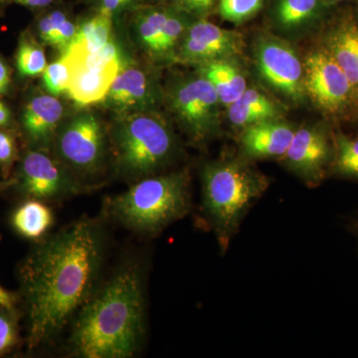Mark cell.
Returning a JSON list of instances; mask_svg holds the SVG:
<instances>
[{
  "instance_id": "31",
  "label": "cell",
  "mask_w": 358,
  "mask_h": 358,
  "mask_svg": "<svg viewBox=\"0 0 358 358\" xmlns=\"http://www.w3.org/2000/svg\"><path fill=\"white\" fill-rule=\"evenodd\" d=\"M17 160L18 147L15 136L8 129H0V171L3 178L10 176Z\"/></svg>"
},
{
  "instance_id": "28",
  "label": "cell",
  "mask_w": 358,
  "mask_h": 358,
  "mask_svg": "<svg viewBox=\"0 0 358 358\" xmlns=\"http://www.w3.org/2000/svg\"><path fill=\"white\" fill-rule=\"evenodd\" d=\"M70 79L71 63L64 52L57 61L47 65L42 74V83L47 93L56 96L67 93Z\"/></svg>"
},
{
  "instance_id": "27",
  "label": "cell",
  "mask_w": 358,
  "mask_h": 358,
  "mask_svg": "<svg viewBox=\"0 0 358 358\" xmlns=\"http://www.w3.org/2000/svg\"><path fill=\"white\" fill-rule=\"evenodd\" d=\"M195 17L173 6L157 44L155 57L173 59L174 52Z\"/></svg>"
},
{
  "instance_id": "15",
  "label": "cell",
  "mask_w": 358,
  "mask_h": 358,
  "mask_svg": "<svg viewBox=\"0 0 358 358\" xmlns=\"http://www.w3.org/2000/svg\"><path fill=\"white\" fill-rule=\"evenodd\" d=\"M320 43L345 72L358 99L357 10H345L329 17L322 30Z\"/></svg>"
},
{
  "instance_id": "11",
  "label": "cell",
  "mask_w": 358,
  "mask_h": 358,
  "mask_svg": "<svg viewBox=\"0 0 358 358\" xmlns=\"http://www.w3.org/2000/svg\"><path fill=\"white\" fill-rule=\"evenodd\" d=\"M254 58L257 72L268 88L292 103L307 99L305 67L291 44L272 35L261 36L257 40Z\"/></svg>"
},
{
  "instance_id": "37",
  "label": "cell",
  "mask_w": 358,
  "mask_h": 358,
  "mask_svg": "<svg viewBox=\"0 0 358 358\" xmlns=\"http://www.w3.org/2000/svg\"><path fill=\"white\" fill-rule=\"evenodd\" d=\"M18 296L0 286V307L15 308Z\"/></svg>"
},
{
  "instance_id": "32",
  "label": "cell",
  "mask_w": 358,
  "mask_h": 358,
  "mask_svg": "<svg viewBox=\"0 0 358 358\" xmlns=\"http://www.w3.org/2000/svg\"><path fill=\"white\" fill-rule=\"evenodd\" d=\"M215 0H171V6L195 18L202 17L211 10Z\"/></svg>"
},
{
  "instance_id": "4",
  "label": "cell",
  "mask_w": 358,
  "mask_h": 358,
  "mask_svg": "<svg viewBox=\"0 0 358 358\" xmlns=\"http://www.w3.org/2000/svg\"><path fill=\"white\" fill-rule=\"evenodd\" d=\"M190 176L187 171L155 174L136 181L126 192L107 202L110 215L124 227L154 235L190 210Z\"/></svg>"
},
{
  "instance_id": "24",
  "label": "cell",
  "mask_w": 358,
  "mask_h": 358,
  "mask_svg": "<svg viewBox=\"0 0 358 358\" xmlns=\"http://www.w3.org/2000/svg\"><path fill=\"white\" fill-rule=\"evenodd\" d=\"M113 21V14L96 9L95 13L78 25L76 37L71 44L93 51L103 48L112 42Z\"/></svg>"
},
{
  "instance_id": "18",
  "label": "cell",
  "mask_w": 358,
  "mask_h": 358,
  "mask_svg": "<svg viewBox=\"0 0 358 358\" xmlns=\"http://www.w3.org/2000/svg\"><path fill=\"white\" fill-rule=\"evenodd\" d=\"M294 131V127L281 117L250 126L240 134L242 155L250 160L281 159L293 141Z\"/></svg>"
},
{
  "instance_id": "2",
  "label": "cell",
  "mask_w": 358,
  "mask_h": 358,
  "mask_svg": "<svg viewBox=\"0 0 358 358\" xmlns=\"http://www.w3.org/2000/svg\"><path fill=\"white\" fill-rule=\"evenodd\" d=\"M145 334V298L138 268L128 265L96 289L75 317L71 345L79 357H133Z\"/></svg>"
},
{
  "instance_id": "21",
  "label": "cell",
  "mask_w": 358,
  "mask_h": 358,
  "mask_svg": "<svg viewBox=\"0 0 358 358\" xmlns=\"http://www.w3.org/2000/svg\"><path fill=\"white\" fill-rule=\"evenodd\" d=\"M173 6L155 4L134 8V29L136 41L150 55H155L157 44L169 20Z\"/></svg>"
},
{
  "instance_id": "25",
  "label": "cell",
  "mask_w": 358,
  "mask_h": 358,
  "mask_svg": "<svg viewBox=\"0 0 358 358\" xmlns=\"http://www.w3.org/2000/svg\"><path fill=\"white\" fill-rule=\"evenodd\" d=\"M334 147L331 178L358 182V136H350L334 128Z\"/></svg>"
},
{
  "instance_id": "26",
  "label": "cell",
  "mask_w": 358,
  "mask_h": 358,
  "mask_svg": "<svg viewBox=\"0 0 358 358\" xmlns=\"http://www.w3.org/2000/svg\"><path fill=\"white\" fill-rule=\"evenodd\" d=\"M47 65L43 46L32 34L23 32L20 35L15 53V67L18 76L26 79L42 76Z\"/></svg>"
},
{
  "instance_id": "6",
  "label": "cell",
  "mask_w": 358,
  "mask_h": 358,
  "mask_svg": "<svg viewBox=\"0 0 358 358\" xmlns=\"http://www.w3.org/2000/svg\"><path fill=\"white\" fill-rule=\"evenodd\" d=\"M305 91L315 107L334 124L358 119V99L345 72L320 43L308 52L305 63Z\"/></svg>"
},
{
  "instance_id": "34",
  "label": "cell",
  "mask_w": 358,
  "mask_h": 358,
  "mask_svg": "<svg viewBox=\"0 0 358 358\" xmlns=\"http://www.w3.org/2000/svg\"><path fill=\"white\" fill-rule=\"evenodd\" d=\"M13 88V71L0 53V98L8 95Z\"/></svg>"
},
{
  "instance_id": "41",
  "label": "cell",
  "mask_w": 358,
  "mask_h": 358,
  "mask_svg": "<svg viewBox=\"0 0 358 358\" xmlns=\"http://www.w3.org/2000/svg\"><path fill=\"white\" fill-rule=\"evenodd\" d=\"M357 13H358V0H357Z\"/></svg>"
},
{
  "instance_id": "7",
  "label": "cell",
  "mask_w": 358,
  "mask_h": 358,
  "mask_svg": "<svg viewBox=\"0 0 358 358\" xmlns=\"http://www.w3.org/2000/svg\"><path fill=\"white\" fill-rule=\"evenodd\" d=\"M164 99L192 143L203 145L220 134L222 103L208 80L199 73L173 80Z\"/></svg>"
},
{
  "instance_id": "14",
  "label": "cell",
  "mask_w": 358,
  "mask_h": 358,
  "mask_svg": "<svg viewBox=\"0 0 358 358\" xmlns=\"http://www.w3.org/2000/svg\"><path fill=\"white\" fill-rule=\"evenodd\" d=\"M103 101L117 117L152 112L157 110L164 101V92L148 71L138 67L122 68Z\"/></svg>"
},
{
  "instance_id": "19",
  "label": "cell",
  "mask_w": 358,
  "mask_h": 358,
  "mask_svg": "<svg viewBox=\"0 0 358 358\" xmlns=\"http://www.w3.org/2000/svg\"><path fill=\"white\" fill-rule=\"evenodd\" d=\"M199 73L212 85L224 107H229L248 88L243 71L232 58L217 59L199 65Z\"/></svg>"
},
{
  "instance_id": "39",
  "label": "cell",
  "mask_w": 358,
  "mask_h": 358,
  "mask_svg": "<svg viewBox=\"0 0 358 358\" xmlns=\"http://www.w3.org/2000/svg\"><path fill=\"white\" fill-rule=\"evenodd\" d=\"M348 1H353V0H324V3H326L327 6L331 7V8L338 6V4L343 3V2Z\"/></svg>"
},
{
  "instance_id": "3",
  "label": "cell",
  "mask_w": 358,
  "mask_h": 358,
  "mask_svg": "<svg viewBox=\"0 0 358 358\" xmlns=\"http://www.w3.org/2000/svg\"><path fill=\"white\" fill-rule=\"evenodd\" d=\"M202 205L225 254L250 209L268 187V179L243 155H224L201 171Z\"/></svg>"
},
{
  "instance_id": "20",
  "label": "cell",
  "mask_w": 358,
  "mask_h": 358,
  "mask_svg": "<svg viewBox=\"0 0 358 358\" xmlns=\"http://www.w3.org/2000/svg\"><path fill=\"white\" fill-rule=\"evenodd\" d=\"M227 117L235 128L244 129L258 122L281 117V109L265 93L251 87L227 107Z\"/></svg>"
},
{
  "instance_id": "9",
  "label": "cell",
  "mask_w": 358,
  "mask_h": 358,
  "mask_svg": "<svg viewBox=\"0 0 358 358\" xmlns=\"http://www.w3.org/2000/svg\"><path fill=\"white\" fill-rule=\"evenodd\" d=\"M64 53L71 63L68 96L80 106L93 105L105 100L122 69L119 49L114 42L96 51L71 44Z\"/></svg>"
},
{
  "instance_id": "8",
  "label": "cell",
  "mask_w": 358,
  "mask_h": 358,
  "mask_svg": "<svg viewBox=\"0 0 358 358\" xmlns=\"http://www.w3.org/2000/svg\"><path fill=\"white\" fill-rule=\"evenodd\" d=\"M53 141L59 160L71 173L94 176L103 169L107 138L102 122L93 113L73 115L61 124Z\"/></svg>"
},
{
  "instance_id": "5",
  "label": "cell",
  "mask_w": 358,
  "mask_h": 358,
  "mask_svg": "<svg viewBox=\"0 0 358 358\" xmlns=\"http://www.w3.org/2000/svg\"><path fill=\"white\" fill-rule=\"evenodd\" d=\"M115 171L141 180L169 166L178 152L171 124L157 110L119 115L110 131Z\"/></svg>"
},
{
  "instance_id": "23",
  "label": "cell",
  "mask_w": 358,
  "mask_h": 358,
  "mask_svg": "<svg viewBox=\"0 0 358 358\" xmlns=\"http://www.w3.org/2000/svg\"><path fill=\"white\" fill-rule=\"evenodd\" d=\"M36 31L40 41L64 52L76 37L78 25L63 9L57 8L39 16Z\"/></svg>"
},
{
  "instance_id": "12",
  "label": "cell",
  "mask_w": 358,
  "mask_h": 358,
  "mask_svg": "<svg viewBox=\"0 0 358 358\" xmlns=\"http://www.w3.org/2000/svg\"><path fill=\"white\" fill-rule=\"evenodd\" d=\"M13 185L25 199L58 200L81 192L69 169L43 148H30L18 164Z\"/></svg>"
},
{
  "instance_id": "10",
  "label": "cell",
  "mask_w": 358,
  "mask_h": 358,
  "mask_svg": "<svg viewBox=\"0 0 358 358\" xmlns=\"http://www.w3.org/2000/svg\"><path fill=\"white\" fill-rule=\"evenodd\" d=\"M334 150V128L331 122L308 124L296 129L281 162L308 187H317L331 178Z\"/></svg>"
},
{
  "instance_id": "29",
  "label": "cell",
  "mask_w": 358,
  "mask_h": 358,
  "mask_svg": "<svg viewBox=\"0 0 358 358\" xmlns=\"http://www.w3.org/2000/svg\"><path fill=\"white\" fill-rule=\"evenodd\" d=\"M267 0H219L218 13L228 22L240 24L260 13Z\"/></svg>"
},
{
  "instance_id": "16",
  "label": "cell",
  "mask_w": 358,
  "mask_h": 358,
  "mask_svg": "<svg viewBox=\"0 0 358 358\" xmlns=\"http://www.w3.org/2000/svg\"><path fill=\"white\" fill-rule=\"evenodd\" d=\"M64 117V106L50 94L28 96L20 113V128L31 148H44L53 143Z\"/></svg>"
},
{
  "instance_id": "38",
  "label": "cell",
  "mask_w": 358,
  "mask_h": 358,
  "mask_svg": "<svg viewBox=\"0 0 358 358\" xmlns=\"http://www.w3.org/2000/svg\"><path fill=\"white\" fill-rule=\"evenodd\" d=\"M346 228H348V230L350 231L353 236H355V239H357L358 245V212L348 219Z\"/></svg>"
},
{
  "instance_id": "17",
  "label": "cell",
  "mask_w": 358,
  "mask_h": 358,
  "mask_svg": "<svg viewBox=\"0 0 358 358\" xmlns=\"http://www.w3.org/2000/svg\"><path fill=\"white\" fill-rule=\"evenodd\" d=\"M331 9L324 0H271L268 13L278 31L299 36L324 26Z\"/></svg>"
},
{
  "instance_id": "35",
  "label": "cell",
  "mask_w": 358,
  "mask_h": 358,
  "mask_svg": "<svg viewBox=\"0 0 358 358\" xmlns=\"http://www.w3.org/2000/svg\"><path fill=\"white\" fill-rule=\"evenodd\" d=\"M10 3L18 4V6H24L26 8L32 9V10H43L53 6L56 0H6Z\"/></svg>"
},
{
  "instance_id": "1",
  "label": "cell",
  "mask_w": 358,
  "mask_h": 358,
  "mask_svg": "<svg viewBox=\"0 0 358 358\" xmlns=\"http://www.w3.org/2000/svg\"><path fill=\"white\" fill-rule=\"evenodd\" d=\"M105 247L102 225L83 218L30 252L20 268L29 350L60 333L96 291Z\"/></svg>"
},
{
  "instance_id": "13",
  "label": "cell",
  "mask_w": 358,
  "mask_h": 358,
  "mask_svg": "<svg viewBox=\"0 0 358 358\" xmlns=\"http://www.w3.org/2000/svg\"><path fill=\"white\" fill-rule=\"evenodd\" d=\"M243 45L240 33L195 18L186 30L173 59L179 63L199 66L217 59L234 58L241 54Z\"/></svg>"
},
{
  "instance_id": "36",
  "label": "cell",
  "mask_w": 358,
  "mask_h": 358,
  "mask_svg": "<svg viewBox=\"0 0 358 358\" xmlns=\"http://www.w3.org/2000/svg\"><path fill=\"white\" fill-rule=\"evenodd\" d=\"M13 115L10 108L0 100V129H9L13 126Z\"/></svg>"
},
{
  "instance_id": "22",
  "label": "cell",
  "mask_w": 358,
  "mask_h": 358,
  "mask_svg": "<svg viewBox=\"0 0 358 358\" xmlns=\"http://www.w3.org/2000/svg\"><path fill=\"white\" fill-rule=\"evenodd\" d=\"M54 222L52 210L41 200L28 199L13 212L11 223L14 230L30 240L43 237Z\"/></svg>"
},
{
  "instance_id": "33",
  "label": "cell",
  "mask_w": 358,
  "mask_h": 358,
  "mask_svg": "<svg viewBox=\"0 0 358 358\" xmlns=\"http://www.w3.org/2000/svg\"><path fill=\"white\" fill-rule=\"evenodd\" d=\"M95 3L96 9H102L113 15L122 10L134 9L140 6L141 0H92Z\"/></svg>"
},
{
  "instance_id": "30",
  "label": "cell",
  "mask_w": 358,
  "mask_h": 358,
  "mask_svg": "<svg viewBox=\"0 0 358 358\" xmlns=\"http://www.w3.org/2000/svg\"><path fill=\"white\" fill-rule=\"evenodd\" d=\"M18 315L15 308L0 307V355L17 345Z\"/></svg>"
},
{
  "instance_id": "40",
  "label": "cell",
  "mask_w": 358,
  "mask_h": 358,
  "mask_svg": "<svg viewBox=\"0 0 358 358\" xmlns=\"http://www.w3.org/2000/svg\"><path fill=\"white\" fill-rule=\"evenodd\" d=\"M6 0H0V10L3 8L4 6H6Z\"/></svg>"
}]
</instances>
